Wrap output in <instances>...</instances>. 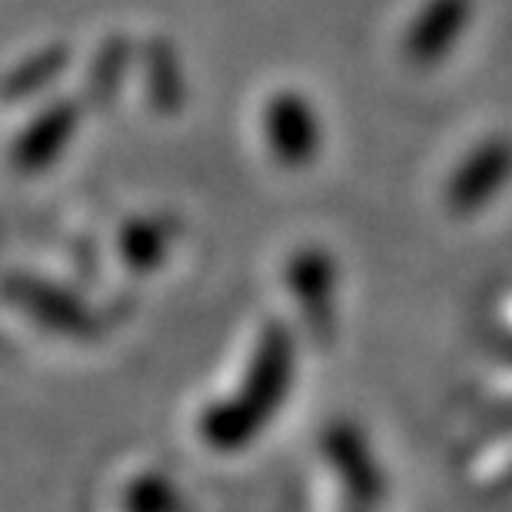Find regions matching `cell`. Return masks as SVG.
<instances>
[{"label": "cell", "instance_id": "cell-1", "mask_svg": "<svg viewBox=\"0 0 512 512\" xmlns=\"http://www.w3.org/2000/svg\"><path fill=\"white\" fill-rule=\"evenodd\" d=\"M263 133L273 157L286 167H303L320 150V120H316L310 100L300 94H276L266 104Z\"/></svg>", "mask_w": 512, "mask_h": 512}, {"label": "cell", "instance_id": "cell-2", "mask_svg": "<svg viewBox=\"0 0 512 512\" xmlns=\"http://www.w3.org/2000/svg\"><path fill=\"white\" fill-rule=\"evenodd\" d=\"M512 173V143L489 140L466 157V163L449 180V207L456 213H473L489 197H496L499 187Z\"/></svg>", "mask_w": 512, "mask_h": 512}, {"label": "cell", "instance_id": "cell-3", "mask_svg": "<svg viewBox=\"0 0 512 512\" xmlns=\"http://www.w3.org/2000/svg\"><path fill=\"white\" fill-rule=\"evenodd\" d=\"M469 10H473L469 0H429L406 37V57L419 67L443 60L449 47L463 37L469 24Z\"/></svg>", "mask_w": 512, "mask_h": 512}, {"label": "cell", "instance_id": "cell-4", "mask_svg": "<svg viewBox=\"0 0 512 512\" xmlns=\"http://www.w3.org/2000/svg\"><path fill=\"white\" fill-rule=\"evenodd\" d=\"M80 110L74 100L64 104H50L44 114H37L34 124L27 127V133L17 143V163L24 170H44L54 163V157L67 147L70 137L77 130Z\"/></svg>", "mask_w": 512, "mask_h": 512}, {"label": "cell", "instance_id": "cell-5", "mask_svg": "<svg viewBox=\"0 0 512 512\" xmlns=\"http://www.w3.org/2000/svg\"><path fill=\"white\" fill-rule=\"evenodd\" d=\"M150 97L153 104L160 110H173L180 104L183 97V77H180V67H177V57H173V50H167L163 44H157L150 50Z\"/></svg>", "mask_w": 512, "mask_h": 512}]
</instances>
